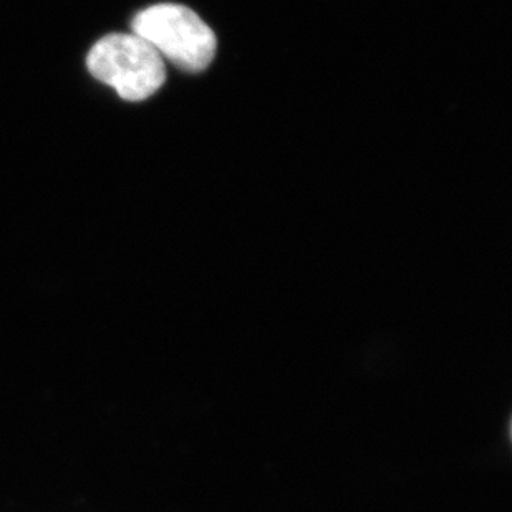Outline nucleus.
<instances>
[{
	"instance_id": "f03ea898",
	"label": "nucleus",
	"mask_w": 512,
	"mask_h": 512,
	"mask_svg": "<svg viewBox=\"0 0 512 512\" xmlns=\"http://www.w3.org/2000/svg\"><path fill=\"white\" fill-rule=\"evenodd\" d=\"M93 77L112 87L126 102L153 97L166 80L165 60L135 34H110L87 57Z\"/></svg>"
},
{
	"instance_id": "f257e3e1",
	"label": "nucleus",
	"mask_w": 512,
	"mask_h": 512,
	"mask_svg": "<svg viewBox=\"0 0 512 512\" xmlns=\"http://www.w3.org/2000/svg\"><path fill=\"white\" fill-rule=\"evenodd\" d=\"M131 29L163 60L186 72H203L216 55L218 42L211 27L181 4L151 5L135 15Z\"/></svg>"
}]
</instances>
